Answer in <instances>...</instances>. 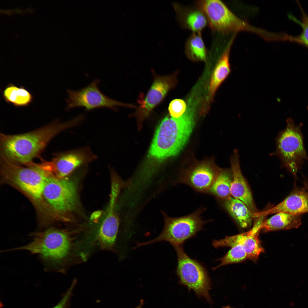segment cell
Segmentation results:
<instances>
[{
	"instance_id": "obj_1",
	"label": "cell",
	"mask_w": 308,
	"mask_h": 308,
	"mask_svg": "<svg viewBox=\"0 0 308 308\" xmlns=\"http://www.w3.org/2000/svg\"><path fill=\"white\" fill-rule=\"evenodd\" d=\"M194 111L187 108L178 118L166 116L156 130L146 161L141 167L146 175L153 177L161 164L177 155L187 143L194 125Z\"/></svg>"
},
{
	"instance_id": "obj_2",
	"label": "cell",
	"mask_w": 308,
	"mask_h": 308,
	"mask_svg": "<svg viewBox=\"0 0 308 308\" xmlns=\"http://www.w3.org/2000/svg\"><path fill=\"white\" fill-rule=\"evenodd\" d=\"M74 118L58 121L33 131L15 135L1 133V158L16 164H27L40 155L50 140L59 132L78 125Z\"/></svg>"
},
{
	"instance_id": "obj_3",
	"label": "cell",
	"mask_w": 308,
	"mask_h": 308,
	"mask_svg": "<svg viewBox=\"0 0 308 308\" xmlns=\"http://www.w3.org/2000/svg\"><path fill=\"white\" fill-rule=\"evenodd\" d=\"M285 128L279 132L276 139L275 154L281 160V167L297 179L304 160H308L303 143L301 125H296L290 117L287 119Z\"/></svg>"
},
{
	"instance_id": "obj_4",
	"label": "cell",
	"mask_w": 308,
	"mask_h": 308,
	"mask_svg": "<svg viewBox=\"0 0 308 308\" xmlns=\"http://www.w3.org/2000/svg\"><path fill=\"white\" fill-rule=\"evenodd\" d=\"M31 235L32 240L29 243L12 250H25L38 254L52 265L63 260L68 253L70 240L67 232L64 230L51 228Z\"/></svg>"
},
{
	"instance_id": "obj_5",
	"label": "cell",
	"mask_w": 308,
	"mask_h": 308,
	"mask_svg": "<svg viewBox=\"0 0 308 308\" xmlns=\"http://www.w3.org/2000/svg\"><path fill=\"white\" fill-rule=\"evenodd\" d=\"M204 210L199 208L188 215L176 218L170 217L162 212L164 225L161 234L151 240L137 243L135 248L163 241L171 244L183 245L186 240L194 237L204 224L210 222L201 218V215Z\"/></svg>"
},
{
	"instance_id": "obj_6",
	"label": "cell",
	"mask_w": 308,
	"mask_h": 308,
	"mask_svg": "<svg viewBox=\"0 0 308 308\" xmlns=\"http://www.w3.org/2000/svg\"><path fill=\"white\" fill-rule=\"evenodd\" d=\"M43 197L59 219L70 220L79 204L77 188L75 183L66 178L57 179L47 177Z\"/></svg>"
},
{
	"instance_id": "obj_7",
	"label": "cell",
	"mask_w": 308,
	"mask_h": 308,
	"mask_svg": "<svg viewBox=\"0 0 308 308\" xmlns=\"http://www.w3.org/2000/svg\"><path fill=\"white\" fill-rule=\"evenodd\" d=\"M27 166L23 167L1 158L2 176L34 200L42 201L44 183L48 177L33 162Z\"/></svg>"
},
{
	"instance_id": "obj_8",
	"label": "cell",
	"mask_w": 308,
	"mask_h": 308,
	"mask_svg": "<svg viewBox=\"0 0 308 308\" xmlns=\"http://www.w3.org/2000/svg\"><path fill=\"white\" fill-rule=\"evenodd\" d=\"M177 256V274L179 283L193 290L199 296L204 297L209 303L211 302L209 291L211 281L205 267L197 260L189 257L184 251L183 245L172 244Z\"/></svg>"
},
{
	"instance_id": "obj_9",
	"label": "cell",
	"mask_w": 308,
	"mask_h": 308,
	"mask_svg": "<svg viewBox=\"0 0 308 308\" xmlns=\"http://www.w3.org/2000/svg\"><path fill=\"white\" fill-rule=\"evenodd\" d=\"M97 158L89 147H86L58 153L50 161H43L36 165L48 177L60 179Z\"/></svg>"
},
{
	"instance_id": "obj_10",
	"label": "cell",
	"mask_w": 308,
	"mask_h": 308,
	"mask_svg": "<svg viewBox=\"0 0 308 308\" xmlns=\"http://www.w3.org/2000/svg\"><path fill=\"white\" fill-rule=\"evenodd\" d=\"M99 83V80L96 79L79 90H67L66 110L82 107L88 111L102 108L116 110V107L118 106L135 107L133 105L120 102L105 95L98 88Z\"/></svg>"
},
{
	"instance_id": "obj_11",
	"label": "cell",
	"mask_w": 308,
	"mask_h": 308,
	"mask_svg": "<svg viewBox=\"0 0 308 308\" xmlns=\"http://www.w3.org/2000/svg\"><path fill=\"white\" fill-rule=\"evenodd\" d=\"M198 8L205 15L210 27L223 34L237 32L242 26V21L235 15L222 1H197Z\"/></svg>"
},
{
	"instance_id": "obj_12",
	"label": "cell",
	"mask_w": 308,
	"mask_h": 308,
	"mask_svg": "<svg viewBox=\"0 0 308 308\" xmlns=\"http://www.w3.org/2000/svg\"><path fill=\"white\" fill-rule=\"evenodd\" d=\"M153 73V83L135 114L139 127L143 120L149 116L153 109L162 101L175 84V75L162 76Z\"/></svg>"
},
{
	"instance_id": "obj_13",
	"label": "cell",
	"mask_w": 308,
	"mask_h": 308,
	"mask_svg": "<svg viewBox=\"0 0 308 308\" xmlns=\"http://www.w3.org/2000/svg\"><path fill=\"white\" fill-rule=\"evenodd\" d=\"M120 191L117 187H112L108 208L100 228L98 240L101 247L105 249H112L117 238L119 220L116 210V202Z\"/></svg>"
},
{
	"instance_id": "obj_14",
	"label": "cell",
	"mask_w": 308,
	"mask_h": 308,
	"mask_svg": "<svg viewBox=\"0 0 308 308\" xmlns=\"http://www.w3.org/2000/svg\"><path fill=\"white\" fill-rule=\"evenodd\" d=\"M294 187L289 194L282 201L271 208L260 212L254 213V217L285 212L301 215L308 213V188L307 182H304V187Z\"/></svg>"
},
{
	"instance_id": "obj_15",
	"label": "cell",
	"mask_w": 308,
	"mask_h": 308,
	"mask_svg": "<svg viewBox=\"0 0 308 308\" xmlns=\"http://www.w3.org/2000/svg\"><path fill=\"white\" fill-rule=\"evenodd\" d=\"M220 169L209 164L202 163L187 171L177 182L189 185L198 192H209Z\"/></svg>"
},
{
	"instance_id": "obj_16",
	"label": "cell",
	"mask_w": 308,
	"mask_h": 308,
	"mask_svg": "<svg viewBox=\"0 0 308 308\" xmlns=\"http://www.w3.org/2000/svg\"><path fill=\"white\" fill-rule=\"evenodd\" d=\"M230 163L232 176L231 195L243 202L253 214L257 212L251 190L241 172L237 150L234 151L231 157Z\"/></svg>"
},
{
	"instance_id": "obj_17",
	"label": "cell",
	"mask_w": 308,
	"mask_h": 308,
	"mask_svg": "<svg viewBox=\"0 0 308 308\" xmlns=\"http://www.w3.org/2000/svg\"><path fill=\"white\" fill-rule=\"evenodd\" d=\"M234 38L232 37L224 49L212 74L208 88V98L210 100L212 99L219 87L231 72L229 54Z\"/></svg>"
},
{
	"instance_id": "obj_18",
	"label": "cell",
	"mask_w": 308,
	"mask_h": 308,
	"mask_svg": "<svg viewBox=\"0 0 308 308\" xmlns=\"http://www.w3.org/2000/svg\"><path fill=\"white\" fill-rule=\"evenodd\" d=\"M302 224L301 215L282 212L276 214L261 224L264 232L298 228Z\"/></svg>"
},
{
	"instance_id": "obj_19",
	"label": "cell",
	"mask_w": 308,
	"mask_h": 308,
	"mask_svg": "<svg viewBox=\"0 0 308 308\" xmlns=\"http://www.w3.org/2000/svg\"><path fill=\"white\" fill-rule=\"evenodd\" d=\"M223 201L226 210L241 227L250 226L253 214L243 202L231 196Z\"/></svg>"
},
{
	"instance_id": "obj_20",
	"label": "cell",
	"mask_w": 308,
	"mask_h": 308,
	"mask_svg": "<svg viewBox=\"0 0 308 308\" xmlns=\"http://www.w3.org/2000/svg\"><path fill=\"white\" fill-rule=\"evenodd\" d=\"M263 217H260L253 228L248 231L243 247L247 255V259L256 262L261 253L264 252L262 246L259 235L261 230L260 226L263 222Z\"/></svg>"
},
{
	"instance_id": "obj_21",
	"label": "cell",
	"mask_w": 308,
	"mask_h": 308,
	"mask_svg": "<svg viewBox=\"0 0 308 308\" xmlns=\"http://www.w3.org/2000/svg\"><path fill=\"white\" fill-rule=\"evenodd\" d=\"M3 94L7 103L17 107L27 106L33 99L31 94L23 86L17 87L12 84L5 87Z\"/></svg>"
},
{
	"instance_id": "obj_22",
	"label": "cell",
	"mask_w": 308,
	"mask_h": 308,
	"mask_svg": "<svg viewBox=\"0 0 308 308\" xmlns=\"http://www.w3.org/2000/svg\"><path fill=\"white\" fill-rule=\"evenodd\" d=\"M232 180L231 169L230 171L220 169L209 192L223 200L228 199L231 196L230 189Z\"/></svg>"
},
{
	"instance_id": "obj_23",
	"label": "cell",
	"mask_w": 308,
	"mask_h": 308,
	"mask_svg": "<svg viewBox=\"0 0 308 308\" xmlns=\"http://www.w3.org/2000/svg\"><path fill=\"white\" fill-rule=\"evenodd\" d=\"M180 14L181 21L185 26L193 32H200L207 24L203 13L197 8L195 9H183Z\"/></svg>"
},
{
	"instance_id": "obj_24",
	"label": "cell",
	"mask_w": 308,
	"mask_h": 308,
	"mask_svg": "<svg viewBox=\"0 0 308 308\" xmlns=\"http://www.w3.org/2000/svg\"><path fill=\"white\" fill-rule=\"evenodd\" d=\"M185 53L193 60H205L207 50L200 32H193L187 39L185 44Z\"/></svg>"
},
{
	"instance_id": "obj_25",
	"label": "cell",
	"mask_w": 308,
	"mask_h": 308,
	"mask_svg": "<svg viewBox=\"0 0 308 308\" xmlns=\"http://www.w3.org/2000/svg\"><path fill=\"white\" fill-rule=\"evenodd\" d=\"M246 259L247 255L245 249L242 245L238 244L231 247L224 256L217 259L216 261H220V263L212 269L215 270L222 266L240 262Z\"/></svg>"
},
{
	"instance_id": "obj_26",
	"label": "cell",
	"mask_w": 308,
	"mask_h": 308,
	"mask_svg": "<svg viewBox=\"0 0 308 308\" xmlns=\"http://www.w3.org/2000/svg\"><path fill=\"white\" fill-rule=\"evenodd\" d=\"M302 13L300 23L302 31L301 34L297 37H291L290 41L296 42L308 47V16L299 5Z\"/></svg>"
},
{
	"instance_id": "obj_27",
	"label": "cell",
	"mask_w": 308,
	"mask_h": 308,
	"mask_svg": "<svg viewBox=\"0 0 308 308\" xmlns=\"http://www.w3.org/2000/svg\"><path fill=\"white\" fill-rule=\"evenodd\" d=\"M186 105L185 101L180 99H175L169 104L168 110L171 117L178 118L183 115L186 110Z\"/></svg>"
},
{
	"instance_id": "obj_28",
	"label": "cell",
	"mask_w": 308,
	"mask_h": 308,
	"mask_svg": "<svg viewBox=\"0 0 308 308\" xmlns=\"http://www.w3.org/2000/svg\"><path fill=\"white\" fill-rule=\"evenodd\" d=\"M76 283V281L74 280L71 286L63 295L59 302L52 308H69L70 301L72 295L73 289Z\"/></svg>"
},
{
	"instance_id": "obj_29",
	"label": "cell",
	"mask_w": 308,
	"mask_h": 308,
	"mask_svg": "<svg viewBox=\"0 0 308 308\" xmlns=\"http://www.w3.org/2000/svg\"><path fill=\"white\" fill-rule=\"evenodd\" d=\"M144 303V300L141 299L140 301V303L139 305L135 308H142L143 306Z\"/></svg>"
},
{
	"instance_id": "obj_30",
	"label": "cell",
	"mask_w": 308,
	"mask_h": 308,
	"mask_svg": "<svg viewBox=\"0 0 308 308\" xmlns=\"http://www.w3.org/2000/svg\"><path fill=\"white\" fill-rule=\"evenodd\" d=\"M223 308H236L233 307H231L230 305H228L226 306H224L223 307Z\"/></svg>"
},
{
	"instance_id": "obj_31",
	"label": "cell",
	"mask_w": 308,
	"mask_h": 308,
	"mask_svg": "<svg viewBox=\"0 0 308 308\" xmlns=\"http://www.w3.org/2000/svg\"><path fill=\"white\" fill-rule=\"evenodd\" d=\"M307 188H308V183H307Z\"/></svg>"
},
{
	"instance_id": "obj_32",
	"label": "cell",
	"mask_w": 308,
	"mask_h": 308,
	"mask_svg": "<svg viewBox=\"0 0 308 308\" xmlns=\"http://www.w3.org/2000/svg\"><path fill=\"white\" fill-rule=\"evenodd\" d=\"M307 109L308 110V106L307 107Z\"/></svg>"
}]
</instances>
